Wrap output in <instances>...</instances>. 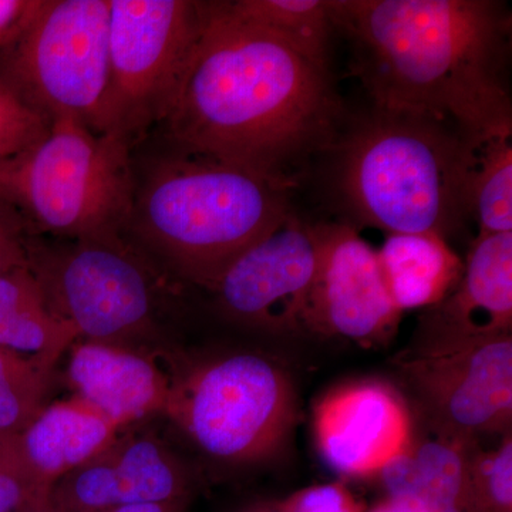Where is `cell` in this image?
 I'll list each match as a JSON object with an SVG mask.
<instances>
[{
    "label": "cell",
    "mask_w": 512,
    "mask_h": 512,
    "mask_svg": "<svg viewBox=\"0 0 512 512\" xmlns=\"http://www.w3.org/2000/svg\"><path fill=\"white\" fill-rule=\"evenodd\" d=\"M342 104L328 62L204 2L170 110L171 147L295 187L312 154L335 146Z\"/></svg>",
    "instance_id": "1"
},
{
    "label": "cell",
    "mask_w": 512,
    "mask_h": 512,
    "mask_svg": "<svg viewBox=\"0 0 512 512\" xmlns=\"http://www.w3.org/2000/svg\"><path fill=\"white\" fill-rule=\"evenodd\" d=\"M373 107L456 128L473 147L512 137L511 18L493 0H330Z\"/></svg>",
    "instance_id": "2"
},
{
    "label": "cell",
    "mask_w": 512,
    "mask_h": 512,
    "mask_svg": "<svg viewBox=\"0 0 512 512\" xmlns=\"http://www.w3.org/2000/svg\"><path fill=\"white\" fill-rule=\"evenodd\" d=\"M292 187L171 148L136 168L128 237L161 268L212 291L235 259L291 214Z\"/></svg>",
    "instance_id": "3"
},
{
    "label": "cell",
    "mask_w": 512,
    "mask_h": 512,
    "mask_svg": "<svg viewBox=\"0 0 512 512\" xmlns=\"http://www.w3.org/2000/svg\"><path fill=\"white\" fill-rule=\"evenodd\" d=\"M476 150L443 121L373 107L340 141L336 183L357 221L447 241L471 215Z\"/></svg>",
    "instance_id": "4"
},
{
    "label": "cell",
    "mask_w": 512,
    "mask_h": 512,
    "mask_svg": "<svg viewBox=\"0 0 512 512\" xmlns=\"http://www.w3.org/2000/svg\"><path fill=\"white\" fill-rule=\"evenodd\" d=\"M136 165L123 138L74 119L0 164V208L28 237L77 239L126 231Z\"/></svg>",
    "instance_id": "5"
},
{
    "label": "cell",
    "mask_w": 512,
    "mask_h": 512,
    "mask_svg": "<svg viewBox=\"0 0 512 512\" xmlns=\"http://www.w3.org/2000/svg\"><path fill=\"white\" fill-rule=\"evenodd\" d=\"M28 265L50 311L79 338L123 345L153 328L161 266L126 231L77 239L28 237Z\"/></svg>",
    "instance_id": "6"
},
{
    "label": "cell",
    "mask_w": 512,
    "mask_h": 512,
    "mask_svg": "<svg viewBox=\"0 0 512 512\" xmlns=\"http://www.w3.org/2000/svg\"><path fill=\"white\" fill-rule=\"evenodd\" d=\"M165 414L207 456L252 463L281 450L298 419V402L279 363L235 353L174 376Z\"/></svg>",
    "instance_id": "7"
},
{
    "label": "cell",
    "mask_w": 512,
    "mask_h": 512,
    "mask_svg": "<svg viewBox=\"0 0 512 512\" xmlns=\"http://www.w3.org/2000/svg\"><path fill=\"white\" fill-rule=\"evenodd\" d=\"M109 32L110 0H43L25 30L0 50V83L49 124L74 119L99 131Z\"/></svg>",
    "instance_id": "8"
},
{
    "label": "cell",
    "mask_w": 512,
    "mask_h": 512,
    "mask_svg": "<svg viewBox=\"0 0 512 512\" xmlns=\"http://www.w3.org/2000/svg\"><path fill=\"white\" fill-rule=\"evenodd\" d=\"M204 2L110 0L109 87L100 133L130 146L163 123L192 46Z\"/></svg>",
    "instance_id": "9"
},
{
    "label": "cell",
    "mask_w": 512,
    "mask_h": 512,
    "mask_svg": "<svg viewBox=\"0 0 512 512\" xmlns=\"http://www.w3.org/2000/svg\"><path fill=\"white\" fill-rule=\"evenodd\" d=\"M396 363L431 424L470 439L511 431V333L419 346Z\"/></svg>",
    "instance_id": "10"
},
{
    "label": "cell",
    "mask_w": 512,
    "mask_h": 512,
    "mask_svg": "<svg viewBox=\"0 0 512 512\" xmlns=\"http://www.w3.org/2000/svg\"><path fill=\"white\" fill-rule=\"evenodd\" d=\"M318 261L315 225L291 212L235 259L211 292L235 322L265 332H303Z\"/></svg>",
    "instance_id": "11"
},
{
    "label": "cell",
    "mask_w": 512,
    "mask_h": 512,
    "mask_svg": "<svg viewBox=\"0 0 512 512\" xmlns=\"http://www.w3.org/2000/svg\"><path fill=\"white\" fill-rule=\"evenodd\" d=\"M318 272L303 332L382 348L399 329L403 312L394 305L369 242L350 224H316Z\"/></svg>",
    "instance_id": "12"
},
{
    "label": "cell",
    "mask_w": 512,
    "mask_h": 512,
    "mask_svg": "<svg viewBox=\"0 0 512 512\" xmlns=\"http://www.w3.org/2000/svg\"><path fill=\"white\" fill-rule=\"evenodd\" d=\"M313 439L326 466L342 476L375 477L412 443V413L382 380L340 384L312 413Z\"/></svg>",
    "instance_id": "13"
},
{
    "label": "cell",
    "mask_w": 512,
    "mask_h": 512,
    "mask_svg": "<svg viewBox=\"0 0 512 512\" xmlns=\"http://www.w3.org/2000/svg\"><path fill=\"white\" fill-rule=\"evenodd\" d=\"M188 500L181 461L151 436L117 437L106 450L59 478L47 503L60 512H100L127 505Z\"/></svg>",
    "instance_id": "14"
},
{
    "label": "cell",
    "mask_w": 512,
    "mask_h": 512,
    "mask_svg": "<svg viewBox=\"0 0 512 512\" xmlns=\"http://www.w3.org/2000/svg\"><path fill=\"white\" fill-rule=\"evenodd\" d=\"M512 328V232L478 234L454 291L433 306L420 346L491 338Z\"/></svg>",
    "instance_id": "15"
},
{
    "label": "cell",
    "mask_w": 512,
    "mask_h": 512,
    "mask_svg": "<svg viewBox=\"0 0 512 512\" xmlns=\"http://www.w3.org/2000/svg\"><path fill=\"white\" fill-rule=\"evenodd\" d=\"M70 349L67 377L76 396L121 429L167 410L174 376L150 355L93 340L74 343Z\"/></svg>",
    "instance_id": "16"
},
{
    "label": "cell",
    "mask_w": 512,
    "mask_h": 512,
    "mask_svg": "<svg viewBox=\"0 0 512 512\" xmlns=\"http://www.w3.org/2000/svg\"><path fill=\"white\" fill-rule=\"evenodd\" d=\"M429 424L426 433L414 431L409 448L377 474L386 497L417 512H477L470 477L474 439Z\"/></svg>",
    "instance_id": "17"
},
{
    "label": "cell",
    "mask_w": 512,
    "mask_h": 512,
    "mask_svg": "<svg viewBox=\"0 0 512 512\" xmlns=\"http://www.w3.org/2000/svg\"><path fill=\"white\" fill-rule=\"evenodd\" d=\"M120 429L74 396L43 406L19 439L29 466L52 488L59 478L106 450L119 437Z\"/></svg>",
    "instance_id": "18"
},
{
    "label": "cell",
    "mask_w": 512,
    "mask_h": 512,
    "mask_svg": "<svg viewBox=\"0 0 512 512\" xmlns=\"http://www.w3.org/2000/svg\"><path fill=\"white\" fill-rule=\"evenodd\" d=\"M377 256L387 289L400 312L439 305L463 275L460 256L446 239L436 235H387Z\"/></svg>",
    "instance_id": "19"
},
{
    "label": "cell",
    "mask_w": 512,
    "mask_h": 512,
    "mask_svg": "<svg viewBox=\"0 0 512 512\" xmlns=\"http://www.w3.org/2000/svg\"><path fill=\"white\" fill-rule=\"evenodd\" d=\"M79 339L72 325L50 311L29 265L0 276V349L52 372L60 356Z\"/></svg>",
    "instance_id": "20"
},
{
    "label": "cell",
    "mask_w": 512,
    "mask_h": 512,
    "mask_svg": "<svg viewBox=\"0 0 512 512\" xmlns=\"http://www.w3.org/2000/svg\"><path fill=\"white\" fill-rule=\"evenodd\" d=\"M232 16L282 37L303 52L328 62L332 33L330 0H232Z\"/></svg>",
    "instance_id": "21"
},
{
    "label": "cell",
    "mask_w": 512,
    "mask_h": 512,
    "mask_svg": "<svg viewBox=\"0 0 512 512\" xmlns=\"http://www.w3.org/2000/svg\"><path fill=\"white\" fill-rule=\"evenodd\" d=\"M470 208L478 222V234L512 232L511 137L493 138L477 147Z\"/></svg>",
    "instance_id": "22"
},
{
    "label": "cell",
    "mask_w": 512,
    "mask_h": 512,
    "mask_svg": "<svg viewBox=\"0 0 512 512\" xmlns=\"http://www.w3.org/2000/svg\"><path fill=\"white\" fill-rule=\"evenodd\" d=\"M50 370L0 349V436H19L42 410Z\"/></svg>",
    "instance_id": "23"
},
{
    "label": "cell",
    "mask_w": 512,
    "mask_h": 512,
    "mask_svg": "<svg viewBox=\"0 0 512 512\" xmlns=\"http://www.w3.org/2000/svg\"><path fill=\"white\" fill-rule=\"evenodd\" d=\"M471 490L477 512H512V436L503 434L497 447L474 451Z\"/></svg>",
    "instance_id": "24"
},
{
    "label": "cell",
    "mask_w": 512,
    "mask_h": 512,
    "mask_svg": "<svg viewBox=\"0 0 512 512\" xmlns=\"http://www.w3.org/2000/svg\"><path fill=\"white\" fill-rule=\"evenodd\" d=\"M49 491L29 466L19 436H0V512H30Z\"/></svg>",
    "instance_id": "25"
},
{
    "label": "cell",
    "mask_w": 512,
    "mask_h": 512,
    "mask_svg": "<svg viewBox=\"0 0 512 512\" xmlns=\"http://www.w3.org/2000/svg\"><path fill=\"white\" fill-rule=\"evenodd\" d=\"M49 126L0 83V164L45 137Z\"/></svg>",
    "instance_id": "26"
},
{
    "label": "cell",
    "mask_w": 512,
    "mask_h": 512,
    "mask_svg": "<svg viewBox=\"0 0 512 512\" xmlns=\"http://www.w3.org/2000/svg\"><path fill=\"white\" fill-rule=\"evenodd\" d=\"M278 503L279 512H363L343 484L311 485Z\"/></svg>",
    "instance_id": "27"
},
{
    "label": "cell",
    "mask_w": 512,
    "mask_h": 512,
    "mask_svg": "<svg viewBox=\"0 0 512 512\" xmlns=\"http://www.w3.org/2000/svg\"><path fill=\"white\" fill-rule=\"evenodd\" d=\"M28 266V235L10 212L0 208V276Z\"/></svg>",
    "instance_id": "28"
},
{
    "label": "cell",
    "mask_w": 512,
    "mask_h": 512,
    "mask_svg": "<svg viewBox=\"0 0 512 512\" xmlns=\"http://www.w3.org/2000/svg\"><path fill=\"white\" fill-rule=\"evenodd\" d=\"M42 3L43 0H0V50L25 30Z\"/></svg>",
    "instance_id": "29"
},
{
    "label": "cell",
    "mask_w": 512,
    "mask_h": 512,
    "mask_svg": "<svg viewBox=\"0 0 512 512\" xmlns=\"http://www.w3.org/2000/svg\"><path fill=\"white\" fill-rule=\"evenodd\" d=\"M187 500L170 501V503H151L127 505V507L113 508L100 512H185Z\"/></svg>",
    "instance_id": "30"
},
{
    "label": "cell",
    "mask_w": 512,
    "mask_h": 512,
    "mask_svg": "<svg viewBox=\"0 0 512 512\" xmlns=\"http://www.w3.org/2000/svg\"><path fill=\"white\" fill-rule=\"evenodd\" d=\"M367 512H417L404 501L394 500V498H384L379 504H376L372 510Z\"/></svg>",
    "instance_id": "31"
},
{
    "label": "cell",
    "mask_w": 512,
    "mask_h": 512,
    "mask_svg": "<svg viewBox=\"0 0 512 512\" xmlns=\"http://www.w3.org/2000/svg\"><path fill=\"white\" fill-rule=\"evenodd\" d=\"M239 512H279L278 503H258Z\"/></svg>",
    "instance_id": "32"
},
{
    "label": "cell",
    "mask_w": 512,
    "mask_h": 512,
    "mask_svg": "<svg viewBox=\"0 0 512 512\" xmlns=\"http://www.w3.org/2000/svg\"><path fill=\"white\" fill-rule=\"evenodd\" d=\"M30 512H60L55 510V508L52 507V505H49L47 501L45 503H42L40 505H37V507L33 508Z\"/></svg>",
    "instance_id": "33"
}]
</instances>
